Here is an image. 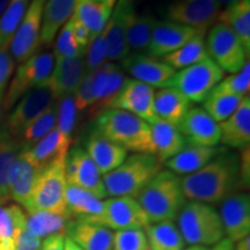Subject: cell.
<instances>
[{
    "label": "cell",
    "instance_id": "cell-40",
    "mask_svg": "<svg viewBox=\"0 0 250 250\" xmlns=\"http://www.w3.org/2000/svg\"><path fill=\"white\" fill-rule=\"evenodd\" d=\"M31 0H9L7 7L0 18V49L9 48L19 24L29 7Z\"/></svg>",
    "mask_w": 250,
    "mask_h": 250
},
{
    "label": "cell",
    "instance_id": "cell-26",
    "mask_svg": "<svg viewBox=\"0 0 250 250\" xmlns=\"http://www.w3.org/2000/svg\"><path fill=\"white\" fill-rule=\"evenodd\" d=\"M151 139L152 154L161 164L176 155L187 145L177 126L160 120L151 124Z\"/></svg>",
    "mask_w": 250,
    "mask_h": 250
},
{
    "label": "cell",
    "instance_id": "cell-3",
    "mask_svg": "<svg viewBox=\"0 0 250 250\" xmlns=\"http://www.w3.org/2000/svg\"><path fill=\"white\" fill-rule=\"evenodd\" d=\"M149 223L176 220L186 197L181 186V177L168 169H161L146 184L136 197Z\"/></svg>",
    "mask_w": 250,
    "mask_h": 250
},
{
    "label": "cell",
    "instance_id": "cell-54",
    "mask_svg": "<svg viewBox=\"0 0 250 250\" xmlns=\"http://www.w3.org/2000/svg\"><path fill=\"white\" fill-rule=\"evenodd\" d=\"M234 250H250V236L243 237L234 243Z\"/></svg>",
    "mask_w": 250,
    "mask_h": 250
},
{
    "label": "cell",
    "instance_id": "cell-57",
    "mask_svg": "<svg viewBox=\"0 0 250 250\" xmlns=\"http://www.w3.org/2000/svg\"><path fill=\"white\" fill-rule=\"evenodd\" d=\"M220 5H226L227 7L228 6H232L234 4H236V2H239L240 0H217Z\"/></svg>",
    "mask_w": 250,
    "mask_h": 250
},
{
    "label": "cell",
    "instance_id": "cell-59",
    "mask_svg": "<svg viewBox=\"0 0 250 250\" xmlns=\"http://www.w3.org/2000/svg\"><path fill=\"white\" fill-rule=\"evenodd\" d=\"M8 1L9 0H0V18H1V15L4 13L6 7H7Z\"/></svg>",
    "mask_w": 250,
    "mask_h": 250
},
{
    "label": "cell",
    "instance_id": "cell-41",
    "mask_svg": "<svg viewBox=\"0 0 250 250\" xmlns=\"http://www.w3.org/2000/svg\"><path fill=\"white\" fill-rule=\"evenodd\" d=\"M56 124H57V101L46 109L40 117H37L33 123L28 125L18 140L23 148H30L43 137L51 132L56 127Z\"/></svg>",
    "mask_w": 250,
    "mask_h": 250
},
{
    "label": "cell",
    "instance_id": "cell-55",
    "mask_svg": "<svg viewBox=\"0 0 250 250\" xmlns=\"http://www.w3.org/2000/svg\"><path fill=\"white\" fill-rule=\"evenodd\" d=\"M64 250H83L77 243H74L67 235L65 236V242H64Z\"/></svg>",
    "mask_w": 250,
    "mask_h": 250
},
{
    "label": "cell",
    "instance_id": "cell-2",
    "mask_svg": "<svg viewBox=\"0 0 250 250\" xmlns=\"http://www.w3.org/2000/svg\"><path fill=\"white\" fill-rule=\"evenodd\" d=\"M93 133L126 151L152 154L151 124L120 109H105L96 116Z\"/></svg>",
    "mask_w": 250,
    "mask_h": 250
},
{
    "label": "cell",
    "instance_id": "cell-47",
    "mask_svg": "<svg viewBox=\"0 0 250 250\" xmlns=\"http://www.w3.org/2000/svg\"><path fill=\"white\" fill-rule=\"evenodd\" d=\"M107 61V42L104 30L90 41L85 52L86 70L90 71L98 68Z\"/></svg>",
    "mask_w": 250,
    "mask_h": 250
},
{
    "label": "cell",
    "instance_id": "cell-21",
    "mask_svg": "<svg viewBox=\"0 0 250 250\" xmlns=\"http://www.w3.org/2000/svg\"><path fill=\"white\" fill-rule=\"evenodd\" d=\"M197 35H204L195 28L184 26L173 21L156 20L153 28L147 55L153 58H164L176 51L189 40Z\"/></svg>",
    "mask_w": 250,
    "mask_h": 250
},
{
    "label": "cell",
    "instance_id": "cell-16",
    "mask_svg": "<svg viewBox=\"0 0 250 250\" xmlns=\"http://www.w3.org/2000/svg\"><path fill=\"white\" fill-rule=\"evenodd\" d=\"M154 94L153 87L137 80L126 79L105 109H120L136 115L148 124H154L159 121L154 112Z\"/></svg>",
    "mask_w": 250,
    "mask_h": 250
},
{
    "label": "cell",
    "instance_id": "cell-50",
    "mask_svg": "<svg viewBox=\"0 0 250 250\" xmlns=\"http://www.w3.org/2000/svg\"><path fill=\"white\" fill-rule=\"evenodd\" d=\"M71 22H72V29H73V34L74 37H76L78 44H79L81 51L86 52L87 46H88L89 42H90V34L87 28L83 26V23L80 22L78 19L72 15L71 17Z\"/></svg>",
    "mask_w": 250,
    "mask_h": 250
},
{
    "label": "cell",
    "instance_id": "cell-30",
    "mask_svg": "<svg viewBox=\"0 0 250 250\" xmlns=\"http://www.w3.org/2000/svg\"><path fill=\"white\" fill-rule=\"evenodd\" d=\"M191 108V102L183 94L171 87L159 88L154 94V112L158 120L177 126L187 111Z\"/></svg>",
    "mask_w": 250,
    "mask_h": 250
},
{
    "label": "cell",
    "instance_id": "cell-36",
    "mask_svg": "<svg viewBox=\"0 0 250 250\" xmlns=\"http://www.w3.org/2000/svg\"><path fill=\"white\" fill-rule=\"evenodd\" d=\"M22 148L20 142L9 136L4 127L0 133V204L11 201L8 191L9 174Z\"/></svg>",
    "mask_w": 250,
    "mask_h": 250
},
{
    "label": "cell",
    "instance_id": "cell-48",
    "mask_svg": "<svg viewBox=\"0 0 250 250\" xmlns=\"http://www.w3.org/2000/svg\"><path fill=\"white\" fill-rule=\"evenodd\" d=\"M15 61L7 49H0V102L7 89L9 81L14 74Z\"/></svg>",
    "mask_w": 250,
    "mask_h": 250
},
{
    "label": "cell",
    "instance_id": "cell-44",
    "mask_svg": "<svg viewBox=\"0 0 250 250\" xmlns=\"http://www.w3.org/2000/svg\"><path fill=\"white\" fill-rule=\"evenodd\" d=\"M77 118L78 110L73 95L57 100V124H56V127L70 139H72V134L76 129Z\"/></svg>",
    "mask_w": 250,
    "mask_h": 250
},
{
    "label": "cell",
    "instance_id": "cell-46",
    "mask_svg": "<svg viewBox=\"0 0 250 250\" xmlns=\"http://www.w3.org/2000/svg\"><path fill=\"white\" fill-rule=\"evenodd\" d=\"M146 234L142 229L116 230L112 235V250H147Z\"/></svg>",
    "mask_w": 250,
    "mask_h": 250
},
{
    "label": "cell",
    "instance_id": "cell-9",
    "mask_svg": "<svg viewBox=\"0 0 250 250\" xmlns=\"http://www.w3.org/2000/svg\"><path fill=\"white\" fill-rule=\"evenodd\" d=\"M55 64L52 52H36L27 61L21 62L9 81L2 99V110L9 111L24 94L39 88L45 83Z\"/></svg>",
    "mask_w": 250,
    "mask_h": 250
},
{
    "label": "cell",
    "instance_id": "cell-1",
    "mask_svg": "<svg viewBox=\"0 0 250 250\" xmlns=\"http://www.w3.org/2000/svg\"><path fill=\"white\" fill-rule=\"evenodd\" d=\"M186 199L212 205L243 188L239 155L224 149L199 170L181 179Z\"/></svg>",
    "mask_w": 250,
    "mask_h": 250
},
{
    "label": "cell",
    "instance_id": "cell-6",
    "mask_svg": "<svg viewBox=\"0 0 250 250\" xmlns=\"http://www.w3.org/2000/svg\"><path fill=\"white\" fill-rule=\"evenodd\" d=\"M176 220L186 245L214 246L225 237L218 211L205 203L186 202Z\"/></svg>",
    "mask_w": 250,
    "mask_h": 250
},
{
    "label": "cell",
    "instance_id": "cell-11",
    "mask_svg": "<svg viewBox=\"0 0 250 250\" xmlns=\"http://www.w3.org/2000/svg\"><path fill=\"white\" fill-rule=\"evenodd\" d=\"M220 12L217 0H171L164 15L166 20L195 28L205 35L217 23Z\"/></svg>",
    "mask_w": 250,
    "mask_h": 250
},
{
    "label": "cell",
    "instance_id": "cell-49",
    "mask_svg": "<svg viewBox=\"0 0 250 250\" xmlns=\"http://www.w3.org/2000/svg\"><path fill=\"white\" fill-rule=\"evenodd\" d=\"M41 246H42V240L31 235L24 227L19 233L13 250H41Z\"/></svg>",
    "mask_w": 250,
    "mask_h": 250
},
{
    "label": "cell",
    "instance_id": "cell-10",
    "mask_svg": "<svg viewBox=\"0 0 250 250\" xmlns=\"http://www.w3.org/2000/svg\"><path fill=\"white\" fill-rule=\"evenodd\" d=\"M208 57L224 72L237 73L248 62L249 56L235 34L223 23H214L205 41Z\"/></svg>",
    "mask_w": 250,
    "mask_h": 250
},
{
    "label": "cell",
    "instance_id": "cell-14",
    "mask_svg": "<svg viewBox=\"0 0 250 250\" xmlns=\"http://www.w3.org/2000/svg\"><path fill=\"white\" fill-rule=\"evenodd\" d=\"M65 176L70 186L86 190L100 199L107 197L103 176L83 147L70 148L65 159Z\"/></svg>",
    "mask_w": 250,
    "mask_h": 250
},
{
    "label": "cell",
    "instance_id": "cell-22",
    "mask_svg": "<svg viewBox=\"0 0 250 250\" xmlns=\"http://www.w3.org/2000/svg\"><path fill=\"white\" fill-rule=\"evenodd\" d=\"M42 168L33 160L26 148L18 155L9 174V199L24 206Z\"/></svg>",
    "mask_w": 250,
    "mask_h": 250
},
{
    "label": "cell",
    "instance_id": "cell-8",
    "mask_svg": "<svg viewBox=\"0 0 250 250\" xmlns=\"http://www.w3.org/2000/svg\"><path fill=\"white\" fill-rule=\"evenodd\" d=\"M225 72L210 57L175 72L167 87L183 94L190 102L202 103L224 79Z\"/></svg>",
    "mask_w": 250,
    "mask_h": 250
},
{
    "label": "cell",
    "instance_id": "cell-42",
    "mask_svg": "<svg viewBox=\"0 0 250 250\" xmlns=\"http://www.w3.org/2000/svg\"><path fill=\"white\" fill-rule=\"evenodd\" d=\"M243 98L229 94L211 93L205 100L203 109L208 112L217 123L226 121L239 107Z\"/></svg>",
    "mask_w": 250,
    "mask_h": 250
},
{
    "label": "cell",
    "instance_id": "cell-32",
    "mask_svg": "<svg viewBox=\"0 0 250 250\" xmlns=\"http://www.w3.org/2000/svg\"><path fill=\"white\" fill-rule=\"evenodd\" d=\"M219 23L227 26L235 34L245 48L247 55H250V0H240L220 12Z\"/></svg>",
    "mask_w": 250,
    "mask_h": 250
},
{
    "label": "cell",
    "instance_id": "cell-4",
    "mask_svg": "<svg viewBox=\"0 0 250 250\" xmlns=\"http://www.w3.org/2000/svg\"><path fill=\"white\" fill-rule=\"evenodd\" d=\"M125 81L123 68L112 62H105L100 67L87 71L73 94L77 110H89L90 114L99 115L105 110L108 103L122 89Z\"/></svg>",
    "mask_w": 250,
    "mask_h": 250
},
{
    "label": "cell",
    "instance_id": "cell-19",
    "mask_svg": "<svg viewBox=\"0 0 250 250\" xmlns=\"http://www.w3.org/2000/svg\"><path fill=\"white\" fill-rule=\"evenodd\" d=\"M86 72L85 55L72 58H55L51 74L43 86L52 93L56 100L73 95Z\"/></svg>",
    "mask_w": 250,
    "mask_h": 250
},
{
    "label": "cell",
    "instance_id": "cell-17",
    "mask_svg": "<svg viewBox=\"0 0 250 250\" xmlns=\"http://www.w3.org/2000/svg\"><path fill=\"white\" fill-rule=\"evenodd\" d=\"M225 237L233 243L250 235V196L247 192H235L221 202L218 212Z\"/></svg>",
    "mask_w": 250,
    "mask_h": 250
},
{
    "label": "cell",
    "instance_id": "cell-12",
    "mask_svg": "<svg viewBox=\"0 0 250 250\" xmlns=\"http://www.w3.org/2000/svg\"><path fill=\"white\" fill-rule=\"evenodd\" d=\"M57 100L52 93L44 86L31 89L30 92L24 94L9 110L4 123L5 130L9 133V136L18 139L27 129L28 125L40 117Z\"/></svg>",
    "mask_w": 250,
    "mask_h": 250
},
{
    "label": "cell",
    "instance_id": "cell-35",
    "mask_svg": "<svg viewBox=\"0 0 250 250\" xmlns=\"http://www.w3.org/2000/svg\"><path fill=\"white\" fill-rule=\"evenodd\" d=\"M151 250H184L186 242L174 221L149 224L145 228Z\"/></svg>",
    "mask_w": 250,
    "mask_h": 250
},
{
    "label": "cell",
    "instance_id": "cell-61",
    "mask_svg": "<svg viewBox=\"0 0 250 250\" xmlns=\"http://www.w3.org/2000/svg\"><path fill=\"white\" fill-rule=\"evenodd\" d=\"M95 1H102V0H95Z\"/></svg>",
    "mask_w": 250,
    "mask_h": 250
},
{
    "label": "cell",
    "instance_id": "cell-20",
    "mask_svg": "<svg viewBox=\"0 0 250 250\" xmlns=\"http://www.w3.org/2000/svg\"><path fill=\"white\" fill-rule=\"evenodd\" d=\"M122 68L133 80L146 83L153 88L167 87L176 72L165 62L145 54H130L122 61Z\"/></svg>",
    "mask_w": 250,
    "mask_h": 250
},
{
    "label": "cell",
    "instance_id": "cell-58",
    "mask_svg": "<svg viewBox=\"0 0 250 250\" xmlns=\"http://www.w3.org/2000/svg\"><path fill=\"white\" fill-rule=\"evenodd\" d=\"M4 130V110H2V104L0 102V133Z\"/></svg>",
    "mask_w": 250,
    "mask_h": 250
},
{
    "label": "cell",
    "instance_id": "cell-31",
    "mask_svg": "<svg viewBox=\"0 0 250 250\" xmlns=\"http://www.w3.org/2000/svg\"><path fill=\"white\" fill-rule=\"evenodd\" d=\"M71 140L72 139L64 136L57 127H55L51 132L43 137L35 145L26 149L33 160L41 168H43L58 159L66 158L71 148Z\"/></svg>",
    "mask_w": 250,
    "mask_h": 250
},
{
    "label": "cell",
    "instance_id": "cell-25",
    "mask_svg": "<svg viewBox=\"0 0 250 250\" xmlns=\"http://www.w3.org/2000/svg\"><path fill=\"white\" fill-rule=\"evenodd\" d=\"M85 151L102 176L117 168L127 158L126 149L96 133H92L86 140Z\"/></svg>",
    "mask_w": 250,
    "mask_h": 250
},
{
    "label": "cell",
    "instance_id": "cell-5",
    "mask_svg": "<svg viewBox=\"0 0 250 250\" xmlns=\"http://www.w3.org/2000/svg\"><path fill=\"white\" fill-rule=\"evenodd\" d=\"M161 169L162 164L153 154L134 153L110 173L103 175L107 196L136 198Z\"/></svg>",
    "mask_w": 250,
    "mask_h": 250
},
{
    "label": "cell",
    "instance_id": "cell-28",
    "mask_svg": "<svg viewBox=\"0 0 250 250\" xmlns=\"http://www.w3.org/2000/svg\"><path fill=\"white\" fill-rule=\"evenodd\" d=\"M66 208L71 218L96 224L104 210V201L86 190L67 184Z\"/></svg>",
    "mask_w": 250,
    "mask_h": 250
},
{
    "label": "cell",
    "instance_id": "cell-29",
    "mask_svg": "<svg viewBox=\"0 0 250 250\" xmlns=\"http://www.w3.org/2000/svg\"><path fill=\"white\" fill-rule=\"evenodd\" d=\"M78 0H46L41 29V46H49L76 11Z\"/></svg>",
    "mask_w": 250,
    "mask_h": 250
},
{
    "label": "cell",
    "instance_id": "cell-43",
    "mask_svg": "<svg viewBox=\"0 0 250 250\" xmlns=\"http://www.w3.org/2000/svg\"><path fill=\"white\" fill-rule=\"evenodd\" d=\"M250 88V62L249 61L246 62L245 66L240 70L237 73H234L232 76L224 78L212 93L218 94H229V95H236L240 98H245L248 95Z\"/></svg>",
    "mask_w": 250,
    "mask_h": 250
},
{
    "label": "cell",
    "instance_id": "cell-60",
    "mask_svg": "<svg viewBox=\"0 0 250 250\" xmlns=\"http://www.w3.org/2000/svg\"><path fill=\"white\" fill-rule=\"evenodd\" d=\"M184 250H211V249L208 248V247H204V246H189Z\"/></svg>",
    "mask_w": 250,
    "mask_h": 250
},
{
    "label": "cell",
    "instance_id": "cell-13",
    "mask_svg": "<svg viewBox=\"0 0 250 250\" xmlns=\"http://www.w3.org/2000/svg\"><path fill=\"white\" fill-rule=\"evenodd\" d=\"M96 224L110 230H145L151 223L136 198L121 196L104 201V210Z\"/></svg>",
    "mask_w": 250,
    "mask_h": 250
},
{
    "label": "cell",
    "instance_id": "cell-23",
    "mask_svg": "<svg viewBox=\"0 0 250 250\" xmlns=\"http://www.w3.org/2000/svg\"><path fill=\"white\" fill-rule=\"evenodd\" d=\"M220 143L227 147L242 149L250 144V98L246 95L239 107L227 118L219 123Z\"/></svg>",
    "mask_w": 250,
    "mask_h": 250
},
{
    "label": "cell",
    "instance_id": "cell-15",
    "mask_svg": "<svg viewBox=\"0 0 250 250\" xmlns=\"http://www.w3.org/2000/svg\"><path fill=\"white\" fill-rule=\"evenodd\" d=\"M104 28L107 61L122 62L130 55L126 33L136 17V0H117Z\"/></svg>",
    "mask_w": 250,
    "mask_h": 250
},
{
    "label": "cell",
    "instance_id": "cell-62",
    "mask_svg": "<svg viewBox=\"0 0 250 250\" xmlns=\"http://www.w3.org/2000/svg\"><path fill=\"white\" fill-rule=\"evenodd\" d=\"M147 250H151V249H149V248H148V249H147Z\"/></svg>",
    "mask_w": 250,
    "mask_h": 250
},
{
    "label": "cell",
    "instance_id": "cell-51",
    "mask_svg": "<svg viewBox=\"0 0 250 250\" xmlns=\"http://www.w3.org/2000/svg\"><path fill=\"white\" fill-rule=\"evenodd\" d=\"M240 160V175L243 188H248L250 182V146L241 149V154L239 155Z\"/></svg>",
    "mask_w": 250,
    "mask_h": 250
},
{
    "label": "cell",
    "instance_id": "cell-53",
    "mask_svg": "<svg viewBox=\"0 0 250 250\" xmlns=\"http://www.w3.org/2000/svg\"><path fill=\"white\" fill-rule=\"evenodd\" d=\"M211 250H234V243L227 237H224L218 243H215Z\"/></svg>",
    "mask_w": 250,
    "mask_h": 250
},
{
    "label": "cell",
    "instance_id": "cell-45",
    "mask_svg": "<svg viewBox=\"0 0 250 250\" xmlns=\"http://www.w3.org/2000/svg\"><path fill=\"white\" fill-rule=\"evenodd\" d=\"M54 43L55 58H72L79 55H85V52L81 51L76 37H74L71 20H68L58 31Z\"/></svg>",
    "mask_w": 250,
    "mask_h": 250
},
{
    "label": "cell",
    "instance_id": "cell-7",
    "mask_svg": "<svg viewBox=\"0 0 250 250\" xmlns=\"http://www.w3.org/2000/svg\"><path fill=\"white\" fill-rule=\"evenodd\" d=\"M65 159H58L42 168L34 184L29 198L24 204L27 213L50 211L68 214L66 208L67 181L65 176Z\"/></svg>",
    "mask_w": 250,
    "mask_h": 250
},
{
    "label": "cell",
    "instance_id": "cell-24",
    "mask_svg": "<svg viewBox=\"0 0 250 250\" xmlns=\"http://www.w3.org/2000/svg\"><path fill=\"white\" fill-rule=\"evenodd\" d=\"M65 233L83 250H112L114 232L101 225L71 220Z\"/></svg>",
    "mask_w": 250,
    "mask_h": 250
},
{
    "label": "cell",
    "instance_id": "cell-34",
    "mask_svg": "<svg viewBox=\"0 0 250 250\" xmlns=\"http://www.w3.org/2000/svg\"><path fill=\"white\" fill-rule=\"evenodd\" d=\"M27 214L18 204H0V250H13L19 233L26 227Z\"/></svg>",
    "mask_w": 250,
    "mask_h": 250
},
{
    "label": "cell",
    "instance_id": "cell-37",
    "mask_svg": "<svg viewBox=\"0 0 250 250\" xmlns=\"http://www.w3.org/2000/svg\"><path fill=\"white\" fill-rule=\"evenodd\" d=\"M111 12L102 1L95 0H78L74 17L88 29L90 41L104 30Z\"/></svg>",
    "mask_w": 250,
    "mask_h": 250
},
{
    "label": "cell",
    "instance_id": "cell-33",
    "mask_svg": "<svg viewBox=\"0 0 250 250\" xmlns=\"http://www.w3.org/2000/svg\"><path fill=\"white\" fill-rule=\"evenodd\" d=\"M71 219L70 214L50 211L30 212L27 213L26 229L37 239L44 240L55 234L66 232Z\"/></svg>",
    "mask_w": 250,
    "mask_h": 250
},
{
    "label": "cell",
    "instance_id": "cell-39",
    "mask_svg": "<svg viewBox=\"0 0 250 250\" xmlns=\"http://www.w3.org/2000/svg\"><path fill=\"white\" fill-rule=\"evenodd\" d=\"M156 19L149 13L136 14L126 33V45L130 54H147Z\"/></svg>",
    "mask_w": 250,
    "mask_h": 250
},
{
    "label": "cell",
    "instance_id": "cell-52",
    "mask_svg": "<svg viewBox=\"0 0 250 250\" xmlns=\"http://www.w3.org/2000/svg\"><path fill=\"white\" fill-rule=\"evenodd\" d=\"M66 233H58L42 240L41 250H64V242Z\"/></svg>",
    "mask_w": 250,
    "mask_h": 250
},
{
    "label": "cell",
    "instance_id": "cell-27",
    "mask_svg": "<svg viewBox=\"0 0 250 250\" xmlns=\"http://www.w3.org/2000/svg\"><path fill=\"white\" fill-rule=\"evenodd\" d=\"M225 148L208 147V146L187 145L182 151L165 162L168 170L176 175H189L199 170L214 159Z\"/></svg>",
    "mask_w": 250,
    "mask_h": 250
},
{
    "label": "cell",
    "instance_id": "cell-56",
    "mask_svg": "<svg viewBox=\"0 0 250 250\" xmlns=\"http://www.w3.org/2000/svg\"><path fill=\"white\" fill-rule=\"evenodd\" d=\"M116 1H117V0H102L103 4H104L105 7H107L110 12L112 11V8H114V6H115V4H116Z\"/></svg>",
    "mask_w": 250,
    "mask_h": 250
},
{
    "label": "cell",
    "instance_id": "cell-18",
    "mask_svg": "<svg viewBox=\"0 0 250 250\" xmlns=\"http://www.w3.org/2000/svg\"><path fill=\"white\" fill-rule=\"evenodd\" d=\"M177 129L188 145L215 147L220 143L219 123L203 108H190L177 125Z\"/></svg>",
    "mask_w": 250,
    "mask_h": 250
},
{
    "label": "cell",
    "instance_id": "cell-38",
    "mask_svg": "<svg viewBox=\"0 0 250 250\" xmlns=\"http://www.w3.org/2000/svg\"><path fill=\"white\" fill-rule=\"evenodd\" d=\"M204 36L205 35H197L192 37L176 51L171 52V54L162 58V62H165L166 64L169 65L176 71L191 66L196 62L208 58V55L206 51Z\"/></svg>",
    "mask_w": 250,
    "mask_h": 250
}]
</instances>
